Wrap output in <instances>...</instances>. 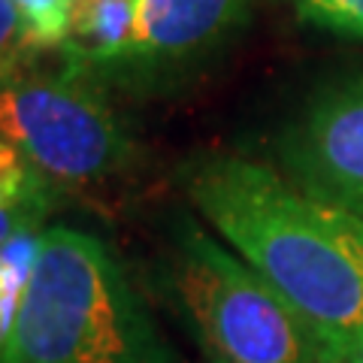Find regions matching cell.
<instances>
[{
    "label": "cell",
    "mask_w": 363,
    "mask_h": 363,
    "mask_svg": "<svg viewBox=\"0 0 363 363\" xmlns=\"http://www.w3.org/2000/svg\"><path fill=\"white\" fill-rule=\"evenodd\" d=\"M200 218L291 306L315 363L363 330V218L306 194L288 176L240 155H206L185 169Z\"/></svg>",
    "instance_id": "obj_1"
},
{
    "label": "cell",
    "mask_w": 363,
    "mask_h": 363,
    "mask_svg": "<svg viewBox=\"0 0 363 363\" xmlns=\"http://www.w3.org/2000/svg\"><path fill=\"white\" fill-rule=\"evenodd\" d=\"M4 363H176L116 255L85 230H40Z\"/></svg>",
    "instance_id": "obj_2"
},
{
    "label": "cell",
    "mask_w": 363,
    "mask_h": 363,
    "mask_svg": "<svg viewBox=\"0 0 363 363\" xmlns=\"http://www.w3.org/2000/svg\"><path fill=\"white\" fill-rule=\"evenodd\" d=\"M167 281L209 363H315L291 306L191 215L173 227Z\"/></svg>",
    "instance_id": "obj_3"
},
{
    "label": "cell",
    "mask_w": 363,
    "mask_h": 363,
    "mask_svg": "<svg viewBox=\"0 0 363 363\" xmlns=\"http://www.w3.org/2000/svg\"><path fill=\"white\" fill-rule=\"evenodd\" d=\"M0 136L45 179L104 182L130 161V136L104 100L70 76H13L0 85Z\"/></svg>",
    "instance_id": "obj_4"
},
{
    "label": "cell",
    "mask_w": 363,
    "mask_h": 363,
    "mask_svg": "<svg viewBox=\"0 0 363 363\" xmlns=\"http://www.w3.org/2000/svg\"><path fill=\"white\" fill-rule=\"evenodd\" d=\"M279 157L306 194L363 218V73L318 88L281 133Z\"/></svg>",
    "instance_id": "obj_5"
},
{
    "label": "cell",
    "mask_w": 363,
    "mask_h": 363,
    "mask_svg": "<svg viewBox=\"0 0 363 363\" xmlns=\"http://www.w3.org/2000/svg\"><path fill=\"white\" fill-rule=\"evenodd\" d=\"M245 0H136L128 61L179 58L233 25Z\"/></svg>",
    "instance_id": "obj_6"
},
{
    "label": "cell",
    "mask_w": 363,
    "mask_h": 363,
    "mask_svg": "<svg viewBox=\"0 0 363 363\" xmlns=\"http://www.w3.org/2000/svg\"><path fill=\"white\" fill-rule=\"evenodd\" d=\"M136 0H76L61 49L73 64L128 61Z\"/></svg>",
    "instance_id": "obj_7"
},
{
    "label": "cell",
    "mask_w": 363,
    "mask_h": 363,
    "mask_svg": "<svg viewBox=\"0 0 363 363\" xmlns=\"http://www.w3.org/2000/svg\"><path fill=\"white\" fill-rule=\"evenodd\" d=\"M49 206V179L0 136V248L37 233Z\"/></svg>",
    "instance_id": "obj_8"
},
{
    "label": "cell",
    "mask_w": 363,
    "mask_h": 363,
    "mask_svg": "<svg viewBox=\"0 0 363 363\" xmlns=\"http://www.w3.org/2000/svg\"><path fill=\"white\" fill-rule=\"evenodd\" d=\"M25 25V37L33 49H61L70 28L76 0H9Z\"/></svg>",
    "instance_id": "obj_9"
},
{
    "label": "cell",
    "mask_w": 363,
    "mask_h": 363,
    "mask_svg": "<svg viewBox=\"0 0 363 363\" xmlns=\"http://www.w3.org/2000/svg\"><path fill=\"white\" fill-rule=\"evenodd\" d=\"M291 4L309 25L363 40V0H291Z\"/></svg>",
    "instance_id": "obj_10"
},
{
    "label": "cell",
    "mask_w": 363,
    "mask_h": 363,
    "mask_svg": "<svg viewBox=\"0 0 363 363\" xmlns=\"http://www.w3.org/2000/svg\"><path fill=\"white\" fill-rule=\"evenodd\" d=\"M30 52L25 25L16 6L9 0H0V85H6L13 76H18L21 58Z\"/></svg>",
    "instance_id": "obj_11"
},
{
    "label": "cell",
    "mask_w": 363,
    "mask_h": 363,
    "mask_svg": "<svg viewBox=\"0 0 363 363\" xmlns=\"http://www.w3.org/2000/svg\"><path fill=\"white\" fill-rule=\"evenodd\" d=\"M324 363H363V330L351 339L339 354H333L330 360H324Z\"/></svg>",
    "instance_id": "obj_12"
},
{
    "label": "cell",
    "mask_w": 363,
    "mask_h": 363,
    "mask_svg": "<svg viewBox=\"0 0 363 363\" xmlns=\"http://www.w3.org/2000/svg\"><path fill=\"white\" fill-rule=\"evenodd\" d=\"M4 300H6V255L4 248H0V351H4Z\"/></svg>",
    "instance_id": "obj_13"
},
{
    "label": "cell",
    "mask_w": 363,
    "mask_h": 363,
    "mask_svg": "<svg viewBox=\"0 0 363 363\" xmlns=\"http://www.w3.org/2000/svg\"><path fill=\"white\" fill-rule=\"evenodd\" d=\"M0 363H4V354H0Z\"/></svg>",
    "instance_id": "obj_14"
}]
</instances>
